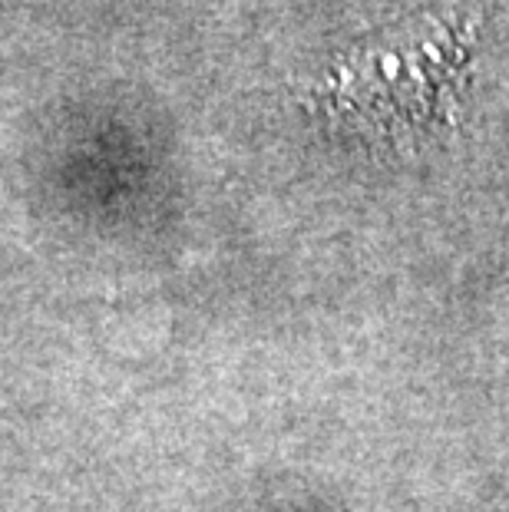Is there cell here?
I'll return each mask as SVG.
<instances>
[{"label":"cell","mask_w":509,"mask_h":512,"mask_svg":"<svg viewBox=\"0 0 509 512\" xmlns=\"http://www.w3.org/2000/svg\"><path fill=\"white\" fill-rule=\"evenodd\" d=\"M460 73V40L424 20L364 43L344 63L341 103L357 123L381 133H417L457 103Z\"/></svg>","instance_id":"obj_1"}]
</instances>
